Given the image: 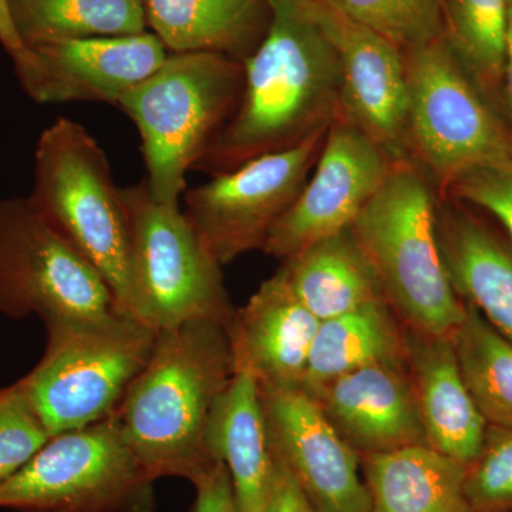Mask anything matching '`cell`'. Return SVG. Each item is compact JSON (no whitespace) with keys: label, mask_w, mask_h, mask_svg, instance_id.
<instances>
[{"label":"cell","mask_w":512,"mask_h":512,"mask_svg":"<svg viewBox=\"0 0 512 512\" xmlns=\"http://www.w3.org/2000/svg\"><path fill=\"white\" fill-rule=\"evenodd\" d=\"M451 336L461 376L485 421L512 427V340L471 303Z\"/></svg>","instance_id":"484cf974"},{"label":"cell","mask_w":512,"mask_h":512,"mask_svg":"<svg viewBox=\"0 0 512 512\" xmlns=\"http://www.w3.org/2000/svg\"><path fill=\"white\" fill-rule=\"evenodd\" d=\"M508 0H444L448 43L485 97L503 89Z\"/></svg>","instance_id":"4316f807"},{"label":"cell","mask_w":512,"mask_h":512,"mask_svg":"<svg viewBox=\"0 0 512 512\" xmlns=\"http://www.w3.org/2000/svg\"><path fill=\"white\" fill-rule=\"evenodd\" d=\"M244 66L218 53H168L117 107L136 124L146 163L148 192L180 205L188 171L207 153L237 110Z\"/></svg>","instance_id":"277c9868"},{"label":"cell","mask_w":512,"mask_h":512,"mask_svg":"<svg viewBox=\"0 0 512 512\" xmlns=\"http://www.w3.org/2000/svg\"><path fill=\"white\" fill-rule=\"evenodd\" d=\"M370 512H476L466 493V467L419 444L360 457Z\"/></svg>","instance_id":"7402d4cb"},{"label":"cell","mask_w":512,"mask_h":512,"mask_svg":"<svg viewBox=\"0 0 512 512\" xmlns=\"http://www.w3.org/2000/svg\"><path fill=\"white\" fill-rule=\"evenodd\" d=\"M28 195L37 212L103 279L127 315L131 227L109 158L77 121L60 117L40 134Z\"/></svg>","instance_id":"5b68a950"},{"label":"cell","mask_w":512,"mask_h":512,"mask_svg":"<svg viewBox=\"0 0 512 512\" xmlns=\"http://www.w3.org/2000/svg\"><path fill=\"white\" fill-rule=\"evenodd\" d=\"M281 269L299 301L319 322L386 301L352 227L303 248L285 259Z\"/></svg>","instance_id":"603a6c76"},{"label":"cell","mask_w":512,"mask_h":512,"mask_svg":"<svg viewBox=\"0 0 512 512\" xmlns=\"http://www.w3.org/2000/svg\"><path fill=\"white\" fill-rule=\"evenodd\" d=\"M147 26L170 53L247 59L269 25L266 0H144Z\"/></svg>","instance_id":"44dd1931"},{"label":"cell","mask_w":512,"mask_h":512,"mask_svg":"<svg viewBox=\"0 0 512 512\" xmlns=\"http://www.w3.org/2000/svg\"><path fill=\"white\" fill-rule=\"evenodd\" d=\"M503 89L512 131V0H508L507 26H505Z\"/></svg>","instance_id":"e575fe53"},{"label":"cell","mask_w":512,"mask_h":512,"mask_svg":"<svg viewBox=\"0 0 512 512\" xmlns=\"http://www.w3.org/2000/svg\"><path fill=\"white\" fill-rule=\"evenodd\" d=\"M123 192L131 227L127 315L156 332L197 320L228 325L235 308L222 266L181 205L157 202L144 181Z\"/></svg>","instance_id":"ba28073f"},{"label":"cell","mask_w":512,"mask_h":512,"mask_svg":"<svg viewBox=\"0 0 512 512\" xmlns=\"http://www.w3.org/2000/svg\"><path fill=\"white\" fill-rule=\"evenodd\" d=\"M26 46L146 32L144 0H8Z\"/></svg>","instance_id":"d4e9b609"},{"label":"cell","mask_w":512,"mask_h":512,"mask_svg":"<svg viewBox=\"0 0 512 512\" xmlns=\"http://www.w3.org/2000/svg\"><path fill=\"white\" fill-rule=\"evenodd\" d=\"M116 311L101 276L28 197L0 198V315L47 326Z\"/></svg>","instance_id":"30bf717a"},{"label":"cell","mask_w":512,"mask_h":512,"mask_svg":"<svg viewBox=\"0 0 512 512\" xmlns=\"http://www.w3.org/2000/svg\"><path fill=\"white\" fill-rule=\"evenodd\" d=\"M406 363L427 446L470 466L483 447L488 423L461 376L451 338L407 329Z\"/></svg>","instance_id":"ac0fdd59"},{"label":"cell","mask_w":512,"mask_h":512,"mask_svg":"<svg viewBox=\"0 0 512 512\" xmlns=\"http://www.w3.org/2000/svg\"><path fill=\"white\" fill-rule=\"evenodd\" d=\"M403 56L410 161L439 198L473 168H512V131L491 109L447 37Z\"/></svg>","instance_id":"52a82bcc"},{"label":"cell","mask_w":512,"mask_h":512,"mask_svg":"<svg viewBox=\"0 0 512 512\" xmlns=\"http://www.w3.org/2000/svg\"><path fill=\"white\" fill-rule=\"evenodd\" d=\"M394 164L372 138L339 116L328 128L308 181L269 232L262 251L284 262L352 227Z\"/></svg>","instance_id":"7c38bea8"},{"label":"cell","mask_w":512,"mask_h":512,"mask_svg":"<svg viewBox=\"0 0 512 512\" xmlns=\"http://www.w3.org/2000/svg\"><path fill=\"white\" fill-rule=\"evenodd\" d=\"M406 359V326L389 303L370 302L320 322L301 387L313 393L353 370Z\"/></svg>","instance_id":"cb8c5ba5"},{"label":"cell","mask_w":512,"mask_h":512,"mask_svg":"<svg viewBox=\"0 0 512 512\" xmlns=\"http://www.w3.org/2000/svg\"><path fill=\"white\" fill-rule=\"evenodd\" d=\"M195 501L192 512H241L227 467L217 461L194 483Z\"/></svg>","instance_id":"1f68e13d"},{"label":"cell","mask_w":512,"mask_h":512,"mask_svg":"<svg viewBox=\"0 0 512 512\" xmlns=\"http://www.w3.org/2000/svg\"><path fill=\"white\" fill-rule=\"evenodd\" d=\"M437 232L451 285L512 340V247L451 198H440Z\"/></svg>","instance_id":"d6986e66"},{"label":"cell","mask_w":512,"mask_h":512,"mask_svg":"<svg viewBox=\"0 0 512 512\" xmlns=\"http://www.w3.org/2000/svg\"><path fill=\"white\" fill-rule=\"evenodd\" d=\"M466 493L476 512H512V427L488 424L480 453L466 467Z\"/></svg>","instance_id":"f1b7e54d"},{"label":"cell","mask_w":512,"mask_h":512,"mask_svg":"<svg viewBox=\"0 0 512 512\" xmlns=\"http://www.w3.org/2000/svg\"><path fill=\"white\" fill-rule=\"evenodd\" d=\"M269 25L242 60L237 110L194 170L220 174L252 158L301 143L340 114L338 52L311 0H266Z\"/></svg>","instance_id":"6da1fadb"},{"label":"cell","mask_w":512,"mask_h":512,"mask_svg":"<svg viewBox=\"0 0 512 512\" xmlns=\"http://www.w3.org/2000/svg\"><path fill=\"white\" fill-rule=\"evenodd\" d=\"M207 444L227 467L241 512H264L275 476L261 390L255 377L235 372L212 410Z\"/></svg>","instance_id":"ffe728a7"},{"label":"cell","mask_w":512,"mask_h":512,"mask_svg":"<svg viewBox=\"0 0 512 512\" xmlns=\"http://www.w3.org/2000/svg\"><path fill=\"white\" fill-rule=\"evenodd\" d=\"M156 480L124 439L117 412L56 434L0 487L20 512H151Z\"/></svg>","instance_id":"9c48e42d"},{"label":"cell","mask_w":512,"mask_h":512,"mask_svg":"<svg viewBox=\"0 0 512 512\" xmlns=\"http://www.w3.org/2000/svg\"><path fill=\"white\" fill-rule=\"evenodd\" d=\"M402 52L446 36L444 0H328Z\"/></svg>","instance_id":"83f0119b"},{"label":"cell","mask_w":512,"mask_h":512,"mask_svg":"<svg viewBox=\"0 0 512 512\" xmlns=\"http://www.w3.org/2000/svg\"><path fill=\"white\" fill-rule=\"evenodd\" d=\"M311 8L338 52L342 79L339 116L372 138L393 163L410 161L402 50L328 0H311Z\"/></svg>","instance_id":"5bb4252c"},{"label":"cell","mask_w":512,"mask_h":512,"mask_svg":"<svg viewBox=\"0 0 512 512\" xmlns=\"http://www.w3.org/2000/svg\"><path fill=\"white\" fill-rule=\"evenodd\" d=\"M274 456L275 476L264 512H318L303 494L284 461L275 453Z\"/></svg>","instance_id":"d6a6232c"},{"label":"cell","mask_w":512,"mask_h":512,"mask_svg":"<svg viewBox=\"0 0 512 512\" xmlns=\"http://www.w3.org/2000/svg\"><path fill=\"white\" fill-rule=\"evenodd\" d=\"M308 394L360 457L427 446L407 363L362 367Z\"/></svg>","instance_id":"2e32d148"},{"label":"cell","mask_w":512,"mask_h":512,"mask_svg":"<svg viewBox=\"0 0 512 512\" xmlns=\"http://www.w3.org/2000/svg\"><path fill=\"white\" fill-rule=\"evenodd\" d=\"M319 325L279 268L229 320L235 372L259 386H301Z\"/></svg>","instance_id":"e0dca14e"},{"label":"cell","mask_w":512,"mask_h":512,"mask_svg":"<svg viewBox=\"0 0 512 512\" xmlns=\"http://www.w3.org/2000/svg\"><path fill=\"white\" fill-rule=\"evenodd\" d=\"M328 128L212 175L184 192V214L221 266L264 248L269 232L308 181Z\"/></svg>","instance_id":"8fae6325"},{"label":"cell","mask_w":512,"mask_h":512,"mask_svg":"<svg viewBox=\"0 0 512 512\" xmlns=\"http://www.w3.org/2000/svg\"><path fill=\"white\" fill-rule=\"evenodd\" d=\"M0 45L6 50L12 62L20 59L28 50L13 23L8 0H0Z\"/></svg>","instance_id":"836d02e7"},{"label":"cell","mask_w":512,"mask_h":512,"mask_svg":"<svg viewBox=\"0 0 512 512\" xmlns=\"http://www.w3.org/2000/svg\"><path fill=\"white\" fill-rule=\"evenodd\" d=\"M443 198L468 202L493 215L512 247V168H473L458 177Z\"/></svg>","instance_id":"4dcf8cb0"},{"label":"cell","mask_w":512,"mask_h":512,"mask_svg":"<svg viewBox=\"0 0 512 512\" xmlns=\"http://www.w3.org/2000/svg\"><path fill=\"white\" fill-rule=\"evenodd\" d=\"M49 439L16 384L0 389V487L22 470Z\"/></svg>","instance_id":"f546056e"},{"label":"cell","mask_w":512,"mask_h":512,"mask_svg":"<svg viewBox=\"0 0 512 512\" xmlns=\"http://www.w3.org/2000/svg\"><path fill=\"white\" fill-rule=\"evenodd\" d=\"M46 332L42 359L15 384L50 437L116 413L158 333L117 311L52 323Z\"/></svg>","instance_id":"8992f818"},{"label":"cell","mask_w":512,"mask_h":512,"mask_svg":"<svg viewBox=\"0 0 512 512\" xmlns=\"http://www.w3.org/2000/svg\"><path fill=\"white\" fill-rule=\"evenodd\" d=\"M235 375L227 325L197 320L160 330L121 402L124 439L154 480L192 484L218 460L207 444L212 410Z\"/></svg>","instance_id":"7a4b0ae2"},{"label":"cell","mask_w":512,"mask_h":512,"mask_svg":"<svg viewBox=\"0 0 512 512\" xmlns=\"http://www.w3.org/2000/svg\"><path fill=\"white\" fill-rule=\"evenodd\" d=\"M439 195L412 161L393 165L380 190L353 222L384 299L404 326L420 335L451 338L466 313L441 256Z\"/></svg>","instance_id":"3957f363"},{"label":"cell","mask_w":512,"mask_h":512,"mask_svg":"<svg viewBox=\"0 0 512 512\" xmlns=\"http://www.w3.org/2000/svg\"><path fill=\"white\" fill-rule=\"evenodd\" d=\"M269 439L318 512H370L360 456L301 386H259Z\"/></svg>","instance_id":"9a60e30c"},{"label":"cell","mask_w":512,"mask_h":512,"mask_svg":"<svg viewBox=\"0 0 512 512\" xmlns=\"http://www.w3.org/2000/svg\"><path fill=\"white\" fill-rule=\"evenodd\" d=\"M168 52L154 33L86 37L28 46L13 62L23 92L40 104L107 103L156 72Z\"/></svg>","instance_id":"4fadbf2b"}]
</instances>
